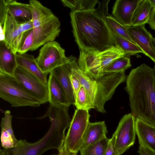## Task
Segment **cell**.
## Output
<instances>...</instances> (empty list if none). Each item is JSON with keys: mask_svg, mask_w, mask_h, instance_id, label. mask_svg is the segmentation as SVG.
Masks as SVG:
<instances>
[{"mask_svg": "<svg viewBox=\"0 0 155 155\" xmlns=\"http://www.w3.org/2000/svg\"><path fill=\"white\" fill-rule=\"evenodd\" d=\"M126 56L118 46L114 45L101 51L80 50L78 60L80 68L91 78L97 79L104 73V68L112 62Z\"/></svg>", "mask_w": 155, "mask_h": 155, "instance_id": "8992f818", "label": "cell"}, {"mask_svg": "<svg viewBox=\"0 0 155 155\" xmlns=\"http://www.w3.org/2000/svg\"><path fill=\"white\" fill-rule=\"evenodd\" d=\"M7 11V8L4 0H0V22L1 27L2 28Z\"/></svg>", "mask_w": 155, "mask_h": 155, "instance_id": "1f68e13d", "label": "cell"}, {"mask_svg": "<svg viewBox=\"0 0 155 155\" xmlns=\"http://www.w3.org/2000/svg\"><path fill=\"white\" fill-rule=\"evenodd\" d=\"M32 12L34 41L31 51H34L45 44L54 41L60 33L59 19L49 8L39 1H29Z\"/></svg>", "mask_w": 155, "mask_h": 155, "instance_id": "5b68a950", "label": "cell"}, {"mask_svg": "<svg viewBox=\"0 0 155 155\" xmlns=\"http://www.w3.org/2000/svg\"><path fill=\"white\" fill-rule=\"evenodd\" d=\"M131 66L130 59L124 56L112 62L104 69V73L119 72L124 71Z\"/></svg>", "mask_w": 155, "mask_h": 155, "instance_id": "83f0119b", "label": "cell"}, {"mask_svg": "<svg viewBox=\"0 0 155 155\" xmlns=\"http://www.w3.org/2000/svg\"><path fill=\"white\" fill-rule=\"evenodd\" d=\"M71 73L78 80L86 90L92 102L94 109L104 113L106 102L112 97L117 86L124 82L120 72L104 73L99 78H91L79 68L76 58L73 56L68 57L66 62Z\"/></svg>", "mask_w": 155, "mask_h": 155, "instance_id": "277c9868", "label": "cell"}, {"mask_svg": "<svg viewBox=\"0 0 155 155\" xmlns=\"http://www.w3.org/2000/svg\"><path fill=\"white\" fill-rule=\"evenodd\" d=\"M104 155H118L114 145V138L112 137L109 139Z\"/></svg>", "mask_w": 155, "mask_h": 155, "instance_id": "d6a6232c", "label": "cell"}, {"mask_svg": "<svg viewBox=\"0 0 155 155\" xmlns=\"http://www.w3.org/2000/svg\"><path fill=\"white\" fill-rule=\"evenodd\" d=\"M34 37L33 29L24 36L21 42L17 53L23 54L31 51L33 45Z\"/></svg>", "mask_w": 155, "mask_h": 155, "instance_id": "f546056e", "label": "cell"}, {"mask_svg": "<svg viewBox=\"0 0 155 155\" xmlns=\"http://www.w3.org/2000/svg\"><path fill=\"white\" fill-rule=\"evenodd\" d=\"M5 1L8 10L19 23L32 19V12L29 4L21 3L16 0Z\"/></svg>", "mask_w": 155, "mask_h": 155, "instance_id": "7402d4cb", "label": "cell"}, {"mask_svg": "<svg viewBox=\"0 0 155 155\" xmlns=\"http://www.w3.org/2000/svg\"><path fill=\"white\" fill-rule=\"evenodd\" d=\"M16 54L4 40H0V72L13 76L18 66Z\"/></svg>", "mask_w": 155, "mask_h": 155, "instance_id": "e0dca14e", "label": "cell"}, {"mask_svg": "<svg viewBox=\"0 0 155 155\" xmlns=\"http://www.w3.org/2000/svg\"><path fill=\"white\" fill-rule=\"evenodd\" d=\"M12 116L8 110L5 111L4 117L2 118L1 140L4 149H9L15 147L18 140L14 135L12 124Z\"/></svg>", "mask_w": 155, "mask_h": 155, "instance_id": "ac0fdd59", "label": "cell"}, {"mask_svg": "<svg viewBox=\"0 0 155 155\" xmlns=\"http://www.w3.org/2000/svg\"><path fill=\"white\" fill-rule=\"evenodd\" d=\"M74 99V105L77 109L88 111L91 109H94L88 93L83 87H81Z\"/></svg>", "mask_w": 155, "mask_h": 155, "instance_id": "f1b7e54d", "label": "cell"}, {"mask_svg": "<svg viewBox=\"0 0 155 155\" xmlns=\"http://www.w3.org/2000/svg\"><path fill=\"white\" fill-rule=\"evenodd\" d=\"M152 8H155V0H149Z\"/></svg>", "mask_w": 155, "mask_h": 155, "instance_id": "8d00e7d4", "label": "cell"}, {"mask_svg": "<svg viewBox=\"0 0 155 155\" xmlns=\"http://www.w3.org/2000/svg\"></svg>", "mask_w": 155, "mask_h": 155, "instance_id": "60d3db41", "label": "cell"}, {"mask_svg": "<svg viewBox=\"0 0 155 155\" xmlns=\"http://www.w3.org/2000/svg\"><path fill=\"white\" fill-rule=\"evenodd\" d=\"M153 45L155 49V37H153L152 39Z\"/></svg>", "mask_w": 155, "mask_h": 155, "instance_id": "74e56055", "label": "cell"}, {"mask_svg": "<svg viewBox=\"0 0 155 155\" xmlns=\"http://www.w3.org/2000/svg\"><path fill=\"white\" fill-rule=\"evenodd\" d=\"M63 5L70 8L71 11L93 9L98 4V0H61Z\"/></svg>", "mask_w": 155, "mask_h": 155, "instance_id": "cb8c5ba5", "label": "cell"}, {"mask_svg": "<svg viewBox=\"0 0 155 155\" xmlns=\"http://www.w3.org/2000/svg\"><path fill=\"white\" fill-rule=\"evenodd\" d=\"M152 8L149 0H140L133 16L132 26L148 23Z\"/></svg>", "mask_w": 155, "mask_h": 155, "instance_id": "603a6c76", "label": "cell"}, {"mask_svg": "<svg viewBox=\"0 0 155 155\" xmlns=\"http://www.w3.org/2000/svg\"><path fill=\"white\" fill-rule=\"evenodd\" d=\"M114 35L115 45L119 47L126 56L139 53L143 54L142 51L135 43L115 34Z\"/></svg>", "mask_w": 155, "mask_h": 155, "instance_id": "d4e9b609", "label": "cell"}, {"mask_svg": "<svg viewBox=\"0 0 155 155\" xmlns=\"http://www.w3.org/2000/svg\"><path fill=\"white\" fill-rule=\"evenodd\" d=\"M153 69L155 71V66H154V67H153Z\"/></svg>", "mask_w": 155, "mask_h": 155, "instance_id": "ab89813d", "label": "cell"}, {"mask_svg": "<svg viewBox=\"0 0 155 155\" xmlns=\"http://www.w3.org/2000/svg\"><path fill=\"white\" fill-rule=\"evenodd\" d=\"M1 28L3 32V40L16 54L25 34H23L21 31V23L15 19L8 9L3 26Z\"/></svg>", "mask_w": 155, "mask_h": 155, "instance_id": "7c38bea8", "label": "cell"}, {"mask_svg": "<svg viewBox=\"0 0 155 155\" xmlns=\"http://www.w3.org/2000/svg\"><path fill=\"white\" fill-rule=\"evenodd\" d=\"M140 0H117L114 4L112 14L124 26H132V20L134 11Z\"/></svg>", "mask_w": 155, "mask_h": 155, "instance_id": "5bb4252c", "label": "cell"}, {"mask_svg": "<svg viewBox=\"0 0 155 155\" xmlns=\"http://www.w3.org/2000/svg\"><path fill=\"white\" fill-rule=\"evenodd\" d=\"M46 116L50 118L51 125L41 139L34 143L20 140L12 148L1 149L0 155H42L50 149L58 150L64 144L65 131L71 119L66 112L58 108L50 110Z\"/></svg>", "mask_w": 155, "mask_h": 155, "instance_id": "3957f363", "label": "cell"}, {"mask_svg": "<svg viewBox=\"0 0 155 155\" xmlns=\"http://www.w3.org/2000/svg\"><path fill=\"white\" fill-rule=\"evenodd\" d=\"M135 125L140 146L155 151V127L139 119H136Z\"/></svg>", "mask_w": 155, "mask_h": 155, "instance_id": "2e32d148", "label": "cell"}, {"mask_svg": "<svg viewBox=\"0 0 155 155\" xmlns=\"http://www.w3.org/2000/svg\"><path fill=\"white\" fill-rule=\"evenodd\" d=\"M90 116L88 110H75L64 143L71 153L77 154L81 148Z\"/></svg>", "mask_w": 155, "mask_h": 155, "instance_id": "ba28073f", "label": "cell"}, {"mask_svg": "<svg viewBox=\"0 0 155 155\" xmlns=\"http://www.w3.org/2000/svg\"><path fill=\"white\" fill-rule=\"evenodd\" d=\"M71 155H77V154H74V153H71Z\"/></svg>", "mask_w": 155, "mask_h": 155, "instance_id": "f35d334b", "label": "cell"}, {"mask_svg": "<svg viewBox=\"0 0 155 155\" xmlns=\"http://www.w3.org/2000/svg\"><path fill=\"white\" fill-rule=\"evenodd\" d=\"M138 152L140 155H155V151L142 146H140Z\"/></svg>", "mask_w": 155, "mask_h": 155, "instance_id": "836d02e7", "label": "cell"}, {"mask_svg": "<svg viewBox=\"0 0 155 155\" xmlns=\"http://www.w3.org/2000/svg\"><path fill=\"white\" fill-rule=\"evenodd\" d=\"M51 72L56 77L66 94L71 104H74L75 99L69 77L71 71L66 63L54 69Z\"/></svg>", "mask_w": 155, "mask_h": 155, "instance_id": "44dd1931", "label": "cell"}, {"mask_svg": "<svg viewBox=\"0 0 155 155\" xmlns=\"http://www.w3.org/2000/svg\"><path fill=\"white\" fill-rule=\"evenodd\" d=\"M148 24L152 29L155 30V8L151 10Z\"/></svg>", "mask_w": 155, "mask_h": 155, "instance_id": "e575fe53", "label": "cell"}, {"mask_svg": "<svg viewBox=\"0 0 155 155\" xmlns=\"http://www.w3.org/2000/svg\"><path fill=\"white\" fill-rule=\"evenodd\" d=\"M109 1L99 2L93 9L70 12L74 36L80 50L101 51L115 45L114 34L106 19Z\"/></svg>", "mask_w": 155, "mask_h": 155, "instance_id": "6da1fadb", "label": "cell"}, {"mask_svg": "<svg viewBox=\"0 0 155 155\" xmlns=\"http://www.w3.org/2000/svg\"><path fill=\"white\" fill-rule=\"evenodd\" d=\"M106 19L109 27L114 34L134 43L128 33L126 27L111 15H108L106 17Z\"/></svg>", "mask_w": 155, "mask_h": 155, "instance_id": "4316f807", "label": "cell"}, {"mask_svg": "<svg viewBox=\"0 0 155 155\" xmlns=\"http://www.w3.org/2000/svg\"><path fill=\"white\" fill-rule=\"evenodd\" d=\"M136 119L131 113L125 115L121 119L112 135L114 145L118 155H121L135 143Z\"/></svg>", "mask_w": 155, "mask_h": 155, "instance_id": "30bf717a", "label": "cell"}, {"mask_svg": "<svg viewBox=\"0 0 155 155\" xmlns=\"http://www.w3.org/2000/svg\"><path fill=\"white\" fill-rule=\"evenodd\" d=\"M48 81L50 104L56 106H69L71 105L64 89L56 78L50 72Z\"/></svg>", "mask_w": 155, "mask_h": 155, "instance_id": "9a60e30c", "label": "cell"}, {"mask_svg": "<svg viewBox=\"0 0 155 155\" xmlns=\"http://www.w3.org/2000/svg\"><path fill=\"white\" fill-rule=\"evenodd\" d=\"M68 58L65 50L59 43L54 41L43 45L36 60L41 71L48 74L56 68L66 64Z\"/></svg>", "mask_w": 155, "mask_h": 155, "instance_id": "9c48e42d", "label": "cell"}, {"mask_svg": "<svg viewBox=\"0 0 155 155\" xmlns=\"http://www.w3.org/2000/svg\"><path fill=\"white\" fill-rule=\"evenodd\" d=\"M128 33L134 42L140 49L143 54L155 63V49L153 37L145 27V25L127 27Z\"/></svg>", "mask_w": 155, "mask_h": 155, "instance_id": "4fadbf2b", "label": "cell"}, {"mask_svg": "<svg viewBox=\"0 0 155 155\" xmlns=\"http://www.w3.org/2000/svg\"><path fill=\"white\" fill-rule=\"evenodd\" d=\"M0 97L14 107H37L41 104L24 89L13 76L1 72H0Z\"/></svg>", "mask_w": 155, "mask_h": 155, "instance_id": "52a82bcc", "label": "cell"}, {"mask_svg": "<svg viewBox=\"0 0 155 155\" xmlns=\"http://www.w3.org/2000/svg\"><path fill=\"white\" fill-rule=\"evenodd\" d=\"M69 77L75 98V97L82 86L78 80L74 75L71 73V72L70 74Z\"/></svg>", "mask_w": 155, "mask_h": 155, "instance_id": "4dcf8cb0", "label": "cell"}, {"mask_svg": "<svg viewBox=\"0 0 155 155\" xmlns=\"http://www.w3.org/2000/svg\"><path fill=\"white\" fill-rule=\"evenodd\" d=\"M129 95L131 113L155 127V71L147 64L131 70L124 88Z\"/></svg>", "mask_w": 155, "mask_h": 155, "instance_id": "7a4b0ae2", "label": "cell"}, {"mask_svg": "<svg viewBox=\"0 0 155 155\" xmlns=\"http://www.w3.org/2000/svg\"><path fill=\"white\" fill-rule=\"evenodd\" d=\"M109 139L106 136L95 143L81 148L80 155H104Z\"/></svg>", "mask_w": 155, "mask_h": 155, "instance_id": "484cf974", "label": "cell"}, {"mask_svg": "<svg viewBox=\"0 0 155 155\" xmlns=\"http://www.w3.org/2000/svg\"><path fill=\"white\" fill-rule=\"evenodd\" d=\"M13 76L24 89L41 104L48 102L47 84L42 82L31 73L18 66Z\"/></svg>", "mask_w": 155, "mask_h": 155, "instance_id": "8fae6325", "label": "cell"}, {"mask_svg": "<svg viewBox=\"0 0 155 155\" xmlns=\"http://www.w3.org/2000/svg\"><path fill=\"white\" fill-rule=\"evenodd\" d=\"M58 155H71V153L63 145L58 150Z\"/></svg>", "mask_w": 155, "mask_h": 155, "instance_id": "d590c367", "label": "cell"}, {"mask_svg": "<svg viewBox=\"0 0 155 155\" xmlns=\"http://www.w3.org/2000/svg\"><path fill=\"white\" fill-rule=\"evenodd\" d=\"M107 133V127L104 121L90 122L84 137L81 148L97 142L106 136Z\"/></svg>", "mask_w": 155, "mask_h": 155, "instance_id": "ffe728a7", "label": "cell"}, {"mask_svg": "<svg viewBox=\"0 0 155 155\" xmlns=\"http://www.w3.org/2000/svg\"><path fill=\"white\" fill-rule=\"evenodd\" d=\"M16 57L18 66L34 75L44 84H47L48 74L41 71L33 55L26 53H17Z\"/></svg>", "mask_w": 155, "mask_h": 155, "instance_id": "d6986e66", "label": "cell"}]
</instances>
